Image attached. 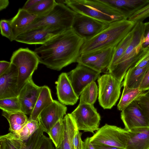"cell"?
Wrapping results in <instances>:
<instances>
[{
	"label": "cell",
	"mask_w": 149,
	"mask_h": 149,
	"mask_svg": "<svg viewBox=\"0 0 149 149\" xmlns=\"http://www.w3.org/2000/svg\"><path fill=\"white\" fill-rule=\"evenodd\" d=\"M84 42L71 29L53 37L34 51L40 63L51 69L60 71L77 62Z\"/></svg>",
	"instance_id": "1"
},
{
	"label": "cell",
	"mask_w": 149,
	"mask_h": 149,
	"mask_svg": "<svg viewBox=\"0 0 149 149\" xmlns=\"http://www.w3.org/2000/svg\"><path fill=\"white\" fill-rule=\"evenodd\" d=\"M136 23L123 19L114 22L96 36L85 41L80 54H83L110 47H115L132 29Z\"/></svg>",
	"instance_id": "2"
},
{
	"label": "cell",
	"mask_w": 149,
	"mask_h": 149,
	"mask_svg": "<svg viewBox=\"0 0 149 149\" xmlns=\"http://www.w3.org/2000/svg\"><path fill=\"white\" fill-rule=\"evenodd\" d=\"M63 2L77 13L108 24L126 19L122 14L100 0H65Z\"/></svg>",
	"instance_id": "3"
},
{
	"label": "cell",
	"mask_w": 149,
	"mask_h": 149,
	"mask_svg": "<svg viewBox=\"0 0 149 149\" xmlns=\"http://www.w3.org/2000/svg\"><path fill=\"white\" fill-rule=\"evenodd\" d=\"M56 1L57 3L49 13L45 16L37 17L31 24L24 29L20 33L28 30L43 26H57L66 31L71 29L76 13L62 2Z\"/></svg>",
	"instance_id": "4"
},
{
	"label": "cell",
	"mask_w": 149,
	"mask_h": 149,
	"mask_svg": "<svg viewBox=\"0 0 149 149\" xmlns=\"http://www.w3.org/2000/svg\"><path fill=\"white\" fill-rule=\"evenodd\" d=\"M10 62L18 70L17 86L19 92L25 84L32 78L40 63L39 59L34 51L28 48H21L13 52Z\"/></svg>",
	"instance_id": "5"
},
{
	"label": "cell",
	"mask_w": 149,
	"mask_h": 149,
	"mask_svg": "<svg viewBox=\"0 0 149 149\" xmlns=\"http://www.w3.org/2000/svg\"><path fill=\"white\" fill-rule=\"evenodd\" d=\"M97 82L99 104L104 109H110L119 97L122 82L109 73L100 76Z\"/></svg>",
	"instance_id": "6"
},
{
	"label": "cell",
	"mask_w": 149,
	"mask_h": 149,
	"mask_svg": "<svg viewBox=\"0 0 149 149\" xmlns=\"http://www.w3.org/2000/svg\"><path fill=\"white\" fill-rule=\"evenodd\" d=\"M127 138V130L125 128L105 124L90 139L93 145H104L125 149Z\"/></svg>",
	"instance_id": "7"
},
{
	"label": "cell",
	"mask_w": 149,
	"mask_h": 149,
	"mask_svg": "<svg viewBox=\"0 0 149 149\" xmlns=\"http://www.w3.org/2000/svg\"><path fill=\"white\" fill-rule=\"evenodd\" d=\"M71 114L79 130L93 133L100 128V116L93 105L79 104Z\"/></svg>",
	"instance_id": "8"
},
{
	"label": "cell",
	"mask_w": 149,
	"mask_h": 149,
	"mask_svg": "<svg viewBox=\"0 0 149 149\" xmlns=\"http://www.w3.org/2000/svg\"><path fill=\"white\" fill-rule=\"evenodd\" d=\"M109 24L76 13L71 29L85 41L96 36L106 28Z\"/></svg>",
	"instance_id": "9"
},
{
	"label": "cell",
	"mask_w": 149,
	"mask_h": 149,
	"mask_svg": "<svg viewBox=\"0 0 149 149\" xmlns=\"http://www.w3.org/2000/svg\"><path fill=\"white\" fill-rule=\"evenodd\" d=\"M115 48L109 47L80 55L77 63L100 73H108Z\"/></svg>",
	"instance_id": "10"
},
{
	"label": "cell",
	"mask_w": 149,
	"mask_h": 149,
	"mask_svg": "<svg viewBox=\"0 0 149 149\" xmlns=\"http://www.w3.org/2000/svg\"><path fill=\"white\" fill-rule=\"evenodd\" d=\"M65 31L57 26H41L19 34L16 37L15 40L29 45H42L55 36Z\"/></svg>",
	"instance_id": "11"
},
{
	"label": "cell",
	"mask_w": 149,
	"mask_h": 149,
	"mask_svg": "<svg viewBox=\"0 0 149 149\" xmlns=\"http://www.w3.org/2000/svg\"><path fill=\"white\" fill-rule=\"evenodd\" d=\"M100 73L79 63L74 69L67 73L75 92L79 97L88 85L98 79Z\"/></svg>",
	"instance_id": "12"
},
{
	"label": "cell",
	"mask_w": 149,
	"mask_h": 149,
	"mask_svg": "<svg viewBox=\"0 0 149 149\" xmlns=\"http://www.w3.org/2000/svg\"><path fill=\"white\" fill-rule=\"evenodd\" d=\"M67 107L60 102L54 100L52 103L40 113L38 121L44 132L48 134L51 128L66 114Z\"/></svg>",
	"instance_id": "13"
},
{
	"label": "cell",
	"mask_w": 149,
	"mask_h": 149,
	"mask_svg": "<svg viewBox=\"0 0 149 149\" xmlns=\"http://www.w3.org/2000/svg\"><path fill=\"white\" fill-rule=\"evenodd\" d=\"M120 116L125 129L127 130L135 127H149L145 114L135 100L122 111Z\"/></svg>",
	"instance_id": "14"
},
{
	"label": "cell",
	"mask_w": 149,
	"mask_h": 149,
	"mask_svg": "<svg viewBox=\"0 0 149 149\" xmlns=\"http://www.w3.org/2000/svg\"><path fill=\"white\" fill-rule=\"evenodd\" d=\"M42 87V86L36 85L32 78L25 84L19 91L18 96L22 112L30 116L39 97Z\"/></svg>",
	"instance_id": "15"
},
{
	"label": "cell",
	"mask_w": 149,
	"mask_h": 149,
	"mask_svg": "<svg viewBox=\"0 0 149 149\" xmlns=\"http://www.w3.org/2000/svg\"><path fill=\"white\" fill-rule=\"evenodd\" d=\"M18 75L17 67L11 63L8 69L0 76V99L18 97Z\"/></svg>",
	"instance_id": "16"
},
{
	"label": "cell",
	"mask_w": 149,
	"mask_h": 149,
	"mask_svg": "<svg viewBox=\"0 0 149 149\" xmlns=\"http://www.w3.org/2000/svg\"><path fill=\"white\" fill-rule=\"evenodd\" d=\"M56 94L59 102L64 105H73L79 99L68 78L67 73L62 72L56 82Z\"/></svg>",
	"instance_id": "17"
},
{
	"label": "cell",
	"mask_w": 149,
	"mask_h": 149,
	"mask_svg": "<svg viewBox=\"0 0 149 149\" xmlns=\"http://www.w3.org/2000/svg\"><path fill=\"white\" fill-rule=\"evenodd\" d=\"M122 14L126 19L149 3V0H100Z\"/></svg>",
	"instance_id": "18"
},
{
	"label": "cell",
	"mask_w": 149,
	"mask_h": 149,
	"mask_svg": "<svg viewBox=\"0 0 149 149\" xmlns=\"http://www.w3.org/2000/svg\"><path fill=\"white\" fill-rule=\"evenodd\" d=\"M127 133L125 149H149V127H135Z\"/></svg>",
	"instance_id": "19"
},
{
	"label": "cell",
	"mask_w": 149,
	"mask_h": 149,
	"mask_svg": "<svg viewBox=\"0 0 149 149\" xmlns=\"http://www.w3.org/2000/svg\"><path fill=\"white\" fill-rule=\"evenodd\" d=\"M144 28L143 22L136 23L132 29V36L130 42L125 53L116 64L134 56L139 52L142 48L141 44L143 40Z\"/></svg>",
	"instance_id": "20"
},
{
	"label": "cell",
	"mask_w": 149,
	"mask_h": 149,
	"mask_svg": "<svg viewBox=\"0 0 149 149\" xmlns=\"http://www.w3.org/2000/svg\"><path fill=\"white\" fill-rule=\"evenodd\" d=\"M37 17V15L30 13L27 10L22 8L19 9L16 15L10 20L15 38L24 29L31 24Z\"/></svg>",
	"instance_id": "21"
},
{
	"label": "cell",
	"mask_w": 149,
	"mask_h": 149,
	"mask_svg": "<svg viewBox=\"0 0 149 149\" xmlns=\"http://www.w3.org/2000/svg\"><path fill=\"white\" fill-rule=\"evenodd\" d=\"M54 100L49 88L46 85L42 86L40 94L29 120L38 121V117L40 113L50 105Z\"/></svg>",
	"instance_id": "22"
},
{
	"label": "cell",
	"mask_w": 149,
	"mask_h": 149,
	"mask_svg": "<svg viewBox=\"0 0 149 149\" xmlns=\"http://www.w3.org/2000/svg\"><path fill=\"white\" fill-rule=\"evenodd\" d=\"M65 127L63 141L62 143L63 149H75L74 146V135L78 130L76 123L71 113L66 115L63 119Z\"/></svg>",
	"instance_id": "23"
},
{
	"label": "cell",
	"mask_w": 149,
	"mask_h": 149,
	"mask_svg": "<svg viewBox=\"0 0 149 149\" xmlns=\"http://www.w3.org/2000/svg\"><path fill=\"white\" fill-rule=\"evenodd\" d=\"M149 67V65H148L143 68H130L124 77L122 86H126L130 88H139Z\"/></svg>",
	"instance_id": "24"
},
{
	"label": "cell",
	"mask_w": 149,
	"mask_h": 149,
	"mask_svg": "<svg viewBox=\"0 0 149 149\" xmlns=\"http://www.w3.org/2000/svg\"><path fill=\"white\" fill-rule=\"evenodd\" d=\"M2 115L9 123L10 132L16 135L29 121L26 115L21 112H8L2 111Z\"/></svg>",
	"instance_id": "25"
},
{
	"label": "cell",
	"mask_w": 149,
	"mask_h": 149,
	"mask_svg": "<svg viewBox=\"0 0 149 149\" xmlns=\"http://www.w3.org/2000/svg\"><path fill=\"white\" fill-rule=\"evenodd\" d=\"M123 86L122 94L117 105L118 110L121 111L145 92L139 88H130L126 86Z\"/></svg>",
	"instance_id": "26"
},
{
	"label": "cell",
	"mask_w": 149,
	"mask_h": 149,
	"mask_svg": "<svg viewBox=\"0 0 149 149\" xmlns=\"http://www.w3.org/2000/svg\"><path fill=\"white\" fill-rule=\"evenodd\" d=\"M98 94L97 85L95 81L91 82L82 91L80 94L79 104L93 105Z\"/></svg>",
	"instance_id": "27"
},
{
	"label": "cell",
	"mask_w": 149,
	"mask_h": 149,
	"mask_svg": "<svg viewBox=\"0 0 149 149\" xmlns=\"http://www.w3.org/2000/svg\"><path fill=\"white\" fill-rule=\"evenodd\" d=\"M132 36V30L115 48L108 72L109 70L116 64L125 53L130 42Z\"/></svg>",
	"instance_id": "28"
},
{
	"label": "cell",
	"mask_w": 149,
	"mask_h": 149,
	"mask_svg": "<svg viewBox=\"0 0 149 149\" xmlns=\"http://www.w3.org/2000/svg\"><path fill=\"white\" fill-rule=\"evenodd\" d=\"M24 141L11 132L0 136V149H21Z\"/></svg>",
	"instance_id": "29"
},
{
	"label": "cell",
	"mask_w": 149,
	"mask_h": 149,
	"mask_svg": "<svg viewBox=\"0 0 149 149\" xmlns=\"http://www.w3.org/2000/svg\"><path fill=\"white\" fill-rule=\"evenodd\" d=\"M65 127L62 120L58 121L47 134L56 148L60 147L63 141Z\"/></svg>",
	"instance_id": "30"
},
{
	"label": "cell",
	"mask_w": 149,
	"mask_h": 149,
	"mask_svg": "<svg viewBox=\"0 0 149 149\" xmlns=\"http://www.w3.org/2000/svg\"><path fill=\"white\" fill-rule=\"evenodd\" d=\"M56 3L55 0H41L27 11L30 13L37 15L38 17H42L49 13Z\"/></svg>",
	"instance_id": "31"
},
{
	"label": "cell",
	"mask_w": 149,
	"mask_h": 149,
	"mask_svg": "<svg viewBox=\"0 0 149 149\" xmlns=\"http://www.w3.org/2000/svg\"><path fill=\"white\" fill-rule=\"evenodd\" d=\"M44 132L39 125L36 131L28 140L24 141L21 149H38L45 136Z\"/></svg>",
	"instance_id": "32"
},
{
	"label": "cell",
	"mask_w": 149,
	"mask_h": 149,
	"mask_svg": "<svg viewBox=\"0 0 149 149\" xmlns=\"http://www.w3.org/2000/svg\"><path fill=\"white\" fill-rule=\"evenodd\" d=\"M0 109L2 111L8 112H22L18 97L0 99Z\"/></svg>",
	"instance_id": "33"
},
{
	"label": "cell",
	"mask_w": 149,
	"mask_h": 149,
	"mask_svg": "<svg viewBox=\"0 0 149 149\" xmlns=\"http://www.w3.org/2000/svg\"><path fill=\"white\" fill-rule=\"evenodd\" d=\"M39 127L38 121L29 120L27 123L16 135L24 141H26L36 131Z\"/></svg>",
	"instance_id": "34"
},
{
	"label": "cell",
	"mask_w": 149,
	"mask_h": 149,
	"mask_svg": "<svg viewBox=\"0 0 149 149\" xmlns=\"http://www.w3.org/2000/svg\"><path fill=\"white\" fill-rule=\"evenodd\" d=\"M1 33L10 41L15 40V38L12 29L10 20L2 19L0 21Z\"/></svg>",
	"instance_id": "35"
},
{
	"label": "cell",
	"mask_w": 149,
	"mask_h": 149,
	"mask_svg": "<svg viewBox=\"0 0 149 149\" xmlns=\"http://www.w3.org/2000/svg\"><path fill=\"white\" fill-rule=\"evenodd\" d=\"M149 17V3L136 12L128 19V20L135 23L143 22Z\"/></svg>",
	"instance_id": "36"
},
{
	"label": "cell",
	"mask_w": 149,
	"mask_h": 149,
	"mask_svg": "<svg viewBox=\"0 0 149 149\" xmlns=\"http://www.w3.org/2000/svg\"><path fill=\"white\" fill-rule=\"evenodd\" d=\"M135 100L145 114L149 126V95L147 92H144L137 98Z\"/></svg>",
	"instance_id": "37"
},
{
	"label": "cell",
	"mask_w": 149,
	"mask_h": 149,
	"mask_svg": "<svg viewBox=\"0 0 149 149\" xmlns=\"http://www.w3.org/2000/svg\"><path fill=\"white\" fill-rule=\"evenodd\" d=\"M143 40L141 44L142 49L149 51V22L144 23Z\"/></svg>",
	"instance_id": "38"
},
{
	"label": "cell",
	"mask_w": 149,
	"mask_h": 149,
	"mask_svg": "<svg viewBox=\"0 0 149 149\" xmlns=\"http://www.w3.org/2000/svg\"><path fill=\"white\" fill-rule=\"evenodd\" d=\"M82 133L78 130L74 138V146L75 149H83L84 141L81 139Z\"/></svg>",
	"instance_id": "39"
},
{
	"label": "cell",
	"mask_w": 149,
	"mask_h": 149,
	"mask_svg": "<svg viewBox=\"0 0 149 149\" xmlns=\"http://www.w3.org/2000/svg\"><path fill=\"white\" fill-rule=\"evenodd\" d=\"M53 144L50 139L45 136L38 149H55Z\"/></svg>",
	"instance_id": "40"
},
{
	"label": "cell",
	"mask_w": 149,
	"mask_h": 149,
	"mask_svg": "<svg viewBox=\"0 0 149 149\" xmlns=\"http://www.w3.org/2000/svg\"><path fill=\"white\" fill-rule=\"evenodd\" d=\"M148 65H149V52L132 67L138 68H143Z\"/></svg>",
	"instance_id": "41"
},
{
	"label": "cell",
	"mask_w": 149,
	"mask_h": 149,
	"mask_svg": "<svg viewBox=\"0 0 149 149\" xmlns=\"http://www.w3.org/2000/svg\"><path fill=\"white\" fill-rule=\"evenodd\" d=\"M139 89L143 91L149 90V67L141 82Z\"/></svg>",
	"instance_id": "42"
},
{
	"label": "cell",
	"mask_w": 149,
	"mask_h": 149,
	"mask_svg": "<svg viewBox=\"0 0 149 149\" xmlns=\"http://www.w3.org/2000/svg\"><path fill=\"white\" fill-rule=\"evenodd\" d=\"M11 63L5 61H0V76L4 74L9 68Z\"/></svg>",
	"instance_id": "43"
},
{
	"label": "cell",
	"mask_w": 149,
	"mask_h": 149,
	"mask_svg": "<svg viewBox=\"0 0 149 149\" xmlns=\"http://www.w3.org/2000/svg\"><path fill=\"white\" fill-rule=\"evenodd\" d=\"M41 0H28L22 8L27 10L40 2Z\"/></svg>",
	"instance_id": "44"
},
{
	"label": "cell",
	"mask_w": 149,
	"mask_h": 149,
	"mask_svg": "<svg viewBox=\"0 0 149 149\" xmlns=\"http://www.w3.org/2000/svg\"><path fill=\"white\" fill-rule=\"evenodd\" d=\"M83 149H95L90 141V137H87L84 140Z\"/></svg>",
	"instance_id": "45"
},
{
	"label": "cell",
	"mask_w": 149,
	"mask_h": 149,
	"mask_svg": "<svg viewBox=\"0 0 149 149\" xmlns=\"http://www.w3.org/2000/svg\"><path fill=\"white\" fill-rule=\"evenodd\" d=\"M95 149H124L123 148L104 145H93Z\"/></svg>",
	"instance_id": "46"
},
{
	"label": "cell",
	"mask_w": 149,
	"mask_h": 149,
	"mask_svg": "<svg viewBox=\"0 0 149 149\" xmlns=\"http://www.w3.org/2000/svg\"><path fill=\"white\" fill-rule=\"evenodd\" d=\"M9 1L8 0H0V10L1 11L5 9L9 4Z\"/></svg>",
	"instance_id": "47"
},
{
	"label": "cell",
	"mask_w": 149,
	"mask_h": 149,
	"mask_svg": "<svg viewBox=\"0 0 149 149\" xmlns=\"http://www.w3.org/2000/svg\"><path fill=\"white\" fill-rule=\"evenodd\" d=\"M55 149H63L62 146V144L60 147L58 148H56Z\"/></svg>",
	"instance_id": "48"
},
{
	"label": "cell",
	"mask_w": 149,
	"mask_h": 149,
	"mask_svg": "<svg viewBox=\"0 0 149 149\" xmlns=\"http://www.w3.org/2000/svg\"><path fill=\"white\" fill-rule=\"evenodd\" d=\"M148 93H149V90H148Z\"/></svg>",
	"instance_id": "49"
}]
</instances>
